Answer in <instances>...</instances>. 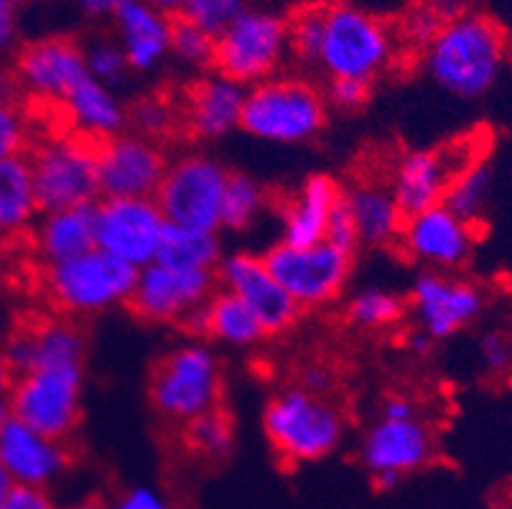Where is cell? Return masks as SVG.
<instances>
[{"label": "cell", "mask_w": 512, "mask_h": 509, "mask_svg": "<svg viewBox=\"0 0 512 509\" xmlns=\"http://www.w3.org/2000/svg\"><path fill=\"white\" fill-rule=\"evenodd\" d=\"M245 97L248 87L212 72L209 77L194 82L179 105L181 130L189 138L204 143L227 138L242 125Z\"/></svg>", "instance_id": "7402d4cb"}, {"label": "cell", "mask_w": 512, "mask_h": 509, "mask_svg": "<svg viewBox=\"0 0 512 509\" xmlns=\"http://www.w3.org/2000/svg\"><path fill=\"white\" fill-rule=\"evenodd\" d=\"M85 62L90 79L107 84V87H113V90L115 84L123 82L130 72L128 59H125L123 49H120V44L115 39H100L95 41V44L87 46Z\"/></svg>", "instance_id": "60d3db41"}, {"label": "cell", "mask_w": 512, "mask_h": 509, "mask_svg": "<svg viewBox=\"0 0 512 509\" xmlns=\"http://www.w3.org/2000/svg\"><path fill=\"white\" fill-rule=\"evenodd\" d=\"M398 41V34L375 13L344 0L324 3V41L316 69L327 79L372 84L393 67Z\"/></svg>", "instance_id": "3957f363"}, {"label": "cell", "mask_w": 512, "mask_h": 509, "mask_svg": "<svg viewBox=\"0 0 512 509\" xmlns=\"http://www.w3.org/2000/svg\"><path fill=\"white\" fill-rule=\"evenodd\" d=\"M477 242V227L456 217L446 204L406 217L398 247L408 260L426 270L451 273L469 263Z\"/></svg>", "instance_id": "ffe728a7"}, {"label": "cell", "mask_w": 512, "mask_h": 509, "mask_svg": "<svg viewBox=\"0 0 512 509\" xmlns=\"http://www.w3.org/2000/svg\"><path fill=\"white\" fill-rule=\"evenodd\" d=\"M288 26V56L293 62L316 69L319 64L321 41H324V3H311L299 8L286 21Z\"/></svg>", "instance_id": "d590c367"}, {"label": "cell", "mask_w": 512, "mask_h": 509, "mask_svg": "<svg viewBox=\"0 0 512 509\" xmlns=\"http://www.w3.org/2000/svg\"><path fill=\"white\" fill-rule=\"evenodd\" d=\"M329 105L319 84L304 77H273L250 87L240 130L273 146L309 143L324 130Z\"/></svg>", "instance_id": "277c9868"}, {"label": "cell", "mask_w": 512, "mask_h": 509, "mask_svg": "<svg viewBox=\"0 0 512 509\" xmlns=\"http://www.w3.org/2000/svg\"><path fill=\"white\" fill-rule=\"evenodd\" d=\"M41 217L26 156L0 161V247L29 237Z\"/></svg>", "instance_id": "f1b7e54d"}, {"label": "cell", "mask_w": 512, "mask_h": 509, "mask_svg": "<svg viewBox=\"0 0 512 509\" xmlns=\"http://www.w3.org/2000/svg\"><path fill=\"white\" fill-rule=\"evenodd\" d=\"M479 151L469 140H456L441 148H421V151L400 153L390 166L388 186L395 202L406 217L444 204L454 176L477 161Z\"/></svg>", "instance_id": "5bb4252c"}, {"label": "cell", "mask_w": 512, "mask_h": 509, "mask_svg": "<svg viewBox=\"0 0 512 509\" xmlns=\"http://www.w3.org/2000/svg\"><path fill=\"white\" fill-rule=\"evenodd\" d=\"M344 186L329 174H311L281 202V240L306 247L324 242L329 217L342 202Z\"/></svg>", "instance_id": "cb8c5ba5"}, {"label": "cell", "mask_w": 512, "mask_h": 509, "mask_svg": "<svg viewBox=\"0 0 512 509\" xmlns=\"http://www.w3.org/2000/svg\"><path fill=\"white\" fill-rule=\"evenodd\" d=\"M138 270L90 250L67 263L39 270V288L49 306L67 319H90L113 308L128 306L136 288Z\"/></svg>", "instance_id": "8992f818"}, {"label": "cell", "mask_w": 512, "mask_h": 509, "mask_svg": "<svg viewBox=\"0 0 512 509\" xmlns=\"http://www.w3.org/2000/svg\"><path fill=\"white\" fill-rule=\"evenodd\" d=\"M77 3L90 18H115L130 0H77Z\"/></svg>", "instance_id": "f907efd6"}, {"label": "cell", "mask_w": 512, "mask_h": 509, "mask_svg": "<svg viewBox=\"0 0 512 509\" xmlns=\"http://www.w3.org/2000/svg\"><path fill=\"white\" fill-rule=\"evenodd\" d=\"M232 171L209 153H184L166 168L156 191V204L166 224L220 232L222 204Z\"/></svg>", "instance_id": "9c48e42d"}, {"label": "cell", "mask_w": 512, "mask_h": 509, "mask_svg": "<svg viewBox=\"0 0 512 509\" xmlns=\"http://www.w3.org/2000/svg\"><path fill=\"white\" fill-rule=\"evenodd\" d=\"M130 130L148 140H156L164 146L181 130V110L166 97H146L130 110Z\"/></svg>", "instance_id": "8d00e7d4"}, {"label": "cell", "mask_w": 512, "mask_h": 509, "mask_svg": "<svg viewBox=\"0 0 512 509\" xmlns=\"http://www.w3.org/2000/svg\"><path fill=\"white\" fill-rule=\"evenodd\" d=\"M13 377H16V372H13L11 362H8L6 339L0 336V398H6L8 395V390H11L13 385Z\"/></svg>", "instance_id": "816d5d0a"}, {"label": "cell", "mask_w": 512, "mask_h": 509, "mask_svg": "<svg viewBox=\"0 0 512 509\" xmlns=\"http://www.w3.org/2000/svg\"><path fill=\"white\" fill-rule=\"evenodd\" d=\"M151 403L161 418L186 426L217 410L225 392V372L209 342L192 339L161 357L151 375Z\"/></svg>", "instance_id": "52a82bcc"}, {"label": "cell", "mask_w": 512, "mask_h": 509, "mask_svg": "<svg viewBox=\"0 0 512 509\" xmlns=\"http://www.w3.org/2000/svg\"><path fill=\"white\" fill-rule=\"evenodd\" d=\"M286 18L271 11H245L214 39L212 69L242 87L278 77L288 62Z\"/></svg>", "instance_id": "8fae6325"}, {"label": "cell", "mask_w": 512, "mask_h": 509, "mask_svg": "<svg viewBox=\"0 0 512 509\" xmlns=\"http://www.w3.org/2000/svg\"><path fill=\"white\" fill-rule=\"evenodd\" d=\"M344 207L355 222L360 247H393L398 245L406 214L395 202L388 181L360 179L344 186Z\"/></svg>", "instance_id": "4316f807"}, {"label": "cell", "mask_w": 512, "mask_h": 509, "mask_svg": "<svg viewBox=\"0 0 512 509\" xmlns=\"http://www.w3.org/2000/svg\"><path fill=\"white\" fill-rule=\"evenodd\" d=\"M357 454L377 489H395L408 474H416L434 461V431L418 415L411 398L393 395L380 405V415L367 426Z\"/></svg>", "instance_id": "5b68a950"}, {"label": "cell", "mask_w": 512, "mask_h": 509, "mask_svg": "<svg viewBox=\"0 0 512 509\" xmlns=\"http://www.w3.org/2000/svg\"><path fill=\"white\" fill-rule=\"evenodd\" d=\"M479 359L490 375L505 377L512 372V339L505 331H490L479 342Z\"/></svg>", "instance_id": "ee69618b"}, {"label": "cell", "mask_w": 512, "mask_h": 509, "mask_svg": "<svg viewBox=\"0 0 512 509\" xmlns=\"http://www.w3.org/2000/svg\"><path fill=\"white\" fill-rule=\"evenodd\" d=\"M11 405H8V398H0V433H3V428L8 426V420H11Z\"/></svg>", "instance_id": "11a10c76"}, {"label": "cell", "mask_w": 512, "mask_h": 509, "mask_svg": "<svg viewBox=\"0 0 512 509\" xmlns=\"http://www.w3.org/2000/svg\"><path fill=\"white\" fill-rule=\"evenodd\" d=\"M67 133L90 140L95 146L130 128V110L115 95L113 87L87 77L72 90V95L57 107Z\"/></svg>", "instance_id": "484cf974"}, {"label": "cell", "mask_w": 512, "mask_h": 509, "mask_svg": "<svg viewBox=\"0 0 512 509\" xmlns=\"http://www.w3.org/2000/svg\"><path fill=\"white\" fill-rule=\"evenodd\" d=\"M29 242L41 268L67 263V260L95 250V207L41 212Z\"/></svg>", "instance_id": "83f0119b"}, {"label": "cell", "mask_w": 512, "mask_h": 509, "mask_svg": "<svg viewBox=\"0 0 512 509\" xmlns=\"http://www.w3.org/2000/svg\"><path fill=\"white\" fill-rule=\"evenodd\" d=\"M408 301L383 286L360 288L344 306V319L360 331H388L406 319Z\"/></svg>", "instance_id": "1f68e13d"}, {"label": "cell", "mask_w": 512, "mask_h": 509, "mask_svg": "<svg viewBox=\"0 0 512 509\" xmlns=\"http://www.w3.org/2000/svg\"><path fill=\"white\" fill-rule=\"evenodd\" d=\"M113 509H171L169 499L153 487H133L118 497Z\"/></svg>", "instance_id": "7dc6e473"}, {"label": "cell", "mask_w": 512, "mask_h": 509, "mask_svg": "<svg viewBox=\"0 0 512 509\" xmlns=\"http://www.w3.org/2000/svg\"><path fill=\"white\" fill-rule=\"evenodd\" d=\"M85 364L39 367L13 377L8 390L11 415L51 438L67 441L82 418Z\"/></svg>", "instance_id": "30bf717a"}, {"label": "cell", "mask_w": 512, "mask_h": 509, "mask_svg": "<svg viewBox=\"0 0 512 509\" xmlns=\"http://www.w3.org/2000/svg\"><path fill=\"white\" fill-rule=\"evenodd\" d=\"M207 339L230 349H253L263 342L265 329L240 298L217 288L207 306Z\"/></svg>", "instance_id": "f546056e"}, {"label": "cell", "mask_w": 512, "mask_h": 509, "mask_svg": "<svg viewBox=\"0 0 512 509\" xmlns=\"http://www.w3.org/2000/svg\"><path fill=\"white\" fill-rule=\"evenodd\" d=\"M41 212L95 207L100 202L97 146L74 133H51L34 140L26 153Z\"/></svg>", "instance_id": "ba28073f"}, {"label": "cell", "mask_w": 512, "mask_h": 509, "mask_svg": "<svg viewBox=\"0 0 512 509\" xmlns=\"http://www.w3.org/2000/svg\"><path fill=\"white\" fill-rule=\"evenodd\" d=\"M512 62V41L487 13L451 18L423 51L426 74L459 100H479L500 82Z\"/></svg>", "instance_id": "6da1fadb"}, {"label": "cell", "mask_w": 512, "mask_h": 509, "mask_svg": "<svg viewBox=\"0 0 512 509\" xmlns=\"http://www.w3.org/2000/svg\"><path fill=\"white\" fill-rule=\"evenodd\" d=\"M8 3H13V6H21V3H29V0H8Z\"/></svg>", "instance_id": "680465c9"}, {"label": "cell", "mask_w": 512, "mask_h": 509, "mask_svg": "<svg viewBox=\"0 0 512 509\" xmlns=\"http://www.w3.org/2000/svg\"><path fill=\"white\" fill-rule=\"evenodd\" d=\"M347 415L332 395L301 385L283 387L263 410V433L286 464L327 459L347 438Z\"/></svg>", "instance_id": "7a4b0ae2"}, {"label": "cell", "mask_w": 512, "mask_h": 509, "mask_svg": "<svg viewBox=\"0 0 512 509\" xmlns=\"http://www.w3.org/2000/svg\"><path fill=\"white\" fill-rule=\"evenodd\" d=\"M220 288L217 273L176 270L164 263H151L138 270L136 288L130 296V311L148 324H179L197 308L207 306Z\"/></svg>", "instance_id": "e0dca14e"}, {"label": "cell", "mask_w": 512, "mask_h": 509, "mask_svg": "<svg viewBox=\"0 0 512 509\" xmlns=\"http://www.w3.org/2000/svg\"><path fill=\"white\" fill-rule=\"evenodd\" d=\"M444 26L446 18L436 11L434 3H431V0H421V3H416L413 8H408L403 21H400L398 39L403 41V44L413 46V49L426 51Z\"/></svg>", "instance_id": "b9f144b4"}, {"label": "cell", "mask_w": 512, "mask_h": 509, "mask_svg": "<svg viewBox=\"0 0 512 509\" xmlns=\"http://www.w3.org/2000/svg\"><path fill=\"white\" fill-rule=\"evenodd\" d=\"M324 240H327L329 245L339 247V250L352 252V255H355V250H357V247H360V240H357L355 222H352V217H349L347 207H344V199L337 204V209H334L332 217H329L327 237H324Z\"/></svg>", "instance_id": "f6af8a7d"}, {"label": "cell", "mask_w": 512, "mask_h": 509, "mask_svg": "<svg viewBox=\"0 0 512 509\" xmlns=\"http://www.w3.org/2000/svg\"><path fill=\"white\" fill-rule=\"evenodd\" d=\"M263 258L273 278L301 311L332 306L337 298H342L355 265L352 252L339 250L327 240L306 247L276 242L271 250L263 252Z\"/></svg>", "instance_id": "7c38bea8"}, {"label": "cell", "mask_w": 512, "mask_h": 509, "mask_svg": "<svg viewBox=\"0 0 512 509\" xmlns=\"http://www.w3.org/2000/svg\"><path fill=\"white\" fill-rule=\"evenodd\" d=\"M245 11H248L245 0H186L179 18L194 23V26H199L217 39Z\"/></svg>", "instance_id": "ab89813d"}, {"label": "cell", "mask_w": 512, "mask_h": 509, "mask_svg": "<svg viewBox=\"0 0 512 509\" xmlns=\"http://www.w3.org/2000/svg\"><path fill=\"white\" fill-rule=\"evenodd\" d=\"M31 115L13 97L0 95V161L26 156L34 146Z\"/></svg>", "instance_id": "74e56055"}, {"label": "cell", "mask_w": 512, "mask_h": 509, "mask_svg": "<svg viewBox=\"0 0 512 509\" xmlns=\"http://www.w3.org/2000/svg\"><path fill=\"white\" fill-rule=\"evenodd\" d=\"M181 441L194 456L222 461L235 448V426H232V418L222 408L209 410V413L199 415V418L189 420L186 426H181Z\"/></svg>", "instance_id": "836d02e7"}, {"label": "cell", "mask_w": 512, "mask_h": 509, "mask_svg": "<svg viewBox=\"0 0 512 509\" xmlns=\"http://www.w3.org/2000/svg\"><path fill=\"white\" fill-rule=\"evenodd\" d=\"M299 385L311 392H319V395H329V390H332V375H329L327 367H321V364H309V367L301 372Z\"/></svg>", "instance_id": "681fc988"}, {"label": "cell", "mask_w": 512, "mask_h": 509, "mask_svg": "<svg viewBox=\"0 0 512 509\" xmlns=\"http://www.w3.org/2000/svg\"><path fill=\"white\" fill-rule=\"evenodd\" d=\"M74 509H107L105 504L100 502V499H95V497H90V499H85V502H79L77 507Z\"/></svg>", "instance_id": "9f6ffc18"}, {"label": "cell", "mask_w": 512, "mask_h": 509, "mask_svg": "<svg viewBox=\"0 0 512 509\" xmlns=\"http://www.w3.org/2000/svg\"><path fill=\"white\" fill-rule=\"evenodd\" d=\"M492 166L484 158H477L469 166H464L459 174L451 181L449 191L444 196V204L456 214L459 219H464L467 224L477 227L479 219L487 212V204H490L492 194Z\"/></svg>", "instance_id": "d6a6232c"}, {"label": "cell", "mask_w": 512, "mask_h": 509, "mask_svg": "<svg viewBox=\"0 0 512 509\" xmlns=\"http://www.w3.org/2000/svg\"><path fill=\"white\" fill-rule=\"evenodd\" d=\"M265 204H268V194L253 176L232 174L225 191V204H222V230H250L263 217Z\"/></svg>", "instance_id": "e575fe53"}, {"label": "cell", "mask_w": 512, "mask_h": 509, "mask_svg": "<svg viewBox=\"0 0 512 509\" xmlns=\"http://www.w3.org/2000/svg\"><path fill=\"white\" fill-rule=\"evenodd\" d=\"M166 146L136 135H115L97 146L100 199H153L169 168Z\"/></svg>", "instance_id": "2e32d148"}, {"label": "cell", "mask_w": 512, "mask_h": 509, "mask_svg": "<svg viewBox=\"0 0 512 509\" xmlns=\"http://www.w3.org/2000/svg\"><path fill=\"white\" fill-rule=\"evenodd\" d=\"M85 349V334L72 319L34 321L6 339L8 362L16 375L57 364H85Z\"/></svg>", "instance_id": "603a6c76"}, {"label": "cell", "mask_w": 512, "mask_h": 509, "mask_svg": "<svg viewBox=\"0 0 512 509\" xmlns=\"http://www.w3.org/2000/svg\"><path fill=\"white\" fill-rule=\"evenodd\" d=\"M220 232L194 230V227H179L166 224L164 240L158 247L156 263H164L176 270H202V273H217L225 252H222Z\"/></svg>", "instance_id": "4dcf8cb0"}, {"label": "cell", "mask_w": 512, "mask_h": 509, "mask_svg": "<svg viewBox=\"0 0 512 509\" xmlns=\"http://www.w3.org/2000/svg\"><path fill=\"white\" fill-rule=\"evenodd\" d=\"M87 74L85 49L67 36H46L23 46L16 62V82L41 107H59Z\"/></svg>", "instance_id": "ac0fdd59"}, {"label": "cell", "mask_w": 512, "mask_h": 509, "mask_svg": "<svg viewBox=\"0 0 512 509\" xmlns=\"http://www.w3.org/2000/svg\"><path fill=\"white\" fill-rule=\"evenodd\" d=\"M217 283L258 316L265 334H286L299 321L301 308L273 278L271 268L258 252L237 250L225 255L217 268Z\"/></svg>", "instance_id": "d6986e66"}, {"label": "cell", "mask_w": 512, "mask_h": 509, "mask_svg": "<svg viewBox=\"0 0 512 509\" xmlns=\"http://www.w3.org/2000/svg\"><path fill=\"white\" fill-rule=\"evenodd\" d=\"M164 232L166 219L156 199H100L95 204V247L130 268L156 263Z\"/></svg>", "instance_id": "4fadbf2b"}, {"label": "cell", "mask_w": 512, "mask_h": 509, "mask_svg": "<svg viewBox=\"0 0 512 509\" xmlns=\"http://www.w3.org/2000/svg\"><path fill=\"white\" fill-rule=\"evenodd\" d=\"M13 489V482H11V476L6 474V471L0 469V509H3V504H6L8 494H11Z\"/></svg>", "instance_id": "db71d44e"}, {"label": "cell", "mask_w": 512, "mask_h": 509, "mask_svg": "<svg viewBox=\"0 0 512 509\" xmlns=\"http://www.w3.org/2000/svg\"><path fill=\"white\" fill-rule=\"evenodd\" d=\"M18 41V6L0 0V54H6Z\"/></svg>", "instance_id": "c3c4849f"}, {"label": "cell", "mask_w": 512, "mask_h": 509, "mask_svg": "<svg viewBox=\"0 0 512 509\" xmlns=\"http://www.w3.org/2000/svg\"><path fill=\"white\" fill-rule=\"evenodd\" d=\"M148 6H153V8H158V11L161 13H166V16H171V18H179L181 16V11H184V6H186V0H146Z\"/></svg>", "instance_id": "f5cc1de1"}, {"label": "cell", "mask_w": 512, "mask_h": 509, "mask_svg": "<svg viewBox=\"0 0 512 509\" xmlns=\"http://www.w3.org/2000/svg\"><path fill=\"white\" fill-rule=\"evenodd\" d=\"M174 21L146 0H130L113 18L115 41L128 59L130 72H153L169 59Z\"/></svg>", "instance_id": "d4e9b609"}, {"label": "cell", "mask_w": 512, "mask_h": 509, "mask_svg": "<svg viewBox=\"0 0 512 509\" xmlns=\"http://www.w3.org/2000/svg\"><path fill=\"white\" fill-rule=\"evenodd\" d=\"M370 82H360V79H327L324 87V97L332 110L339 112H357L367 105L370 100Z\"/></svg>", "instance_id": "7bdbcfd3"}, {"label": "cell", "mask_w": 512, "mask_h": 509, "mask_svg": "<svg viewBox=\"0 0 512 509\" xmlns=\"http://www.w3.org/2000/svg\"><path fill=\"white\" fill-rule=\"evenodd\" d=\"M171 56L189 69L212 67L214 36H209L194 23L184 21V18H176L174 36H171Z\"/></svg>", "instance_id": "f35d334b"}, {"label": "cell", "mask_w": 512, "mask_h": 509, "mask_svg": "<svg viewBox=\"0 0 512 509\" xmlns=\"http://www.w3.org/2000/svg\"><path fill=\"white\" fill-rule=\"evenodd\" d=\"M72 464L67 441L51 438L11 418L0 433V469L18 487L46 489Z\"/></svg>", "instance_id": "44dd1931"}, {"label": "cell", "mask_w": 512, "mask_h": 509, "mask_svg": "<svg viewBox=\"0 0 512 509\" xmlns=\"http://www.w3.org/2000/svg\"><path fill=\"white\" fill-rule=\"evenodd\" d=\"M484 301V291L474 280L439 270L418 273L408 293L416 331L431 342H444L472 326L484 311Z\"/></svg>", "instance_id": "9a60e30c"}, {"label": "cell", "mask_w": 512, "mask_h": 509, "mask_svg": "<svg viewBox=\"0 0 512 509\" xmlns=\"http://www.w3.org/2000/svg\"><path fill=\"white\" fill-rule=\"evenodd\" d=\"M3 509H59L46 489L39 487H18L13 484Z\"/></svg>", "instance_id": "bcb514c9"}, {"label": "cell", "mask_w": 512, "mask_h": 509, "mask_svg": "<svg viewBox=\"0 0 512 509\" xmlns=\"http://www.w3.org/2000/svg\"><path fill=\"white\" fill-rule=\"evenodd\" d=\"M8 280V263H6V255H3V247H0V288L6 286Z\"/></svg>", "instance_id": "6f0895ef"}]
</instances>
